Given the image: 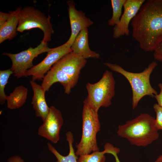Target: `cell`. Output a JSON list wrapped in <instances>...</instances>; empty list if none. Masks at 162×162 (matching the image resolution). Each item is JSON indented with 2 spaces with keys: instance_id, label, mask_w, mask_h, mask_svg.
Here are the masks:
<instances>
[{
  "instance_id": "obj_1",
  "label": "cell",
  "mask_w": 162,
  "mask_h": 162,
  "mask_svg": "<svg viewBox=\"0 0 162 162\" xmlns=\"http://www.w3.org/2000/svg\"><path fill=\"white\" fill-rule=\"evenodd\" d=\"M131 25L133 38L140 48L154 51L162 40V0L145 1Z\"/></svg>"
},
{
  "instance_id": "obj_2",
  "label": "cell",
  "mask_w": 162,
  "mask_h": 162,
  "mask_svg": "<svg viewBox=\"0 0 162 162\" xmlns=\"http://www.w3.org/2000/svg\"><path fill=\"white\" fill-rule=\"evenodd\" d=\"M86 63V59L72 51L68 53L52 66L43 78L41 86L48 92L53 84L59 82L64 93L69 94L78 83L81 71Z\"/></svg>"
},
{
  "instance_id": "obj_3",
  "label": "cell",
  "mask_w": 162,
  "mask_h": 162,
  "mask_svg": "<svg viewBox=\"0 0 162 162\" xmlns=\"http://www.w3.org/2000/svg\"><path fill=\"white\" fill-rule=\"evenodd\" d=\"M158 130L155 125V118L148 113H143L119 125L117 134L127 139L132 145L145 147L158 138Z\"/></svg>"
},
{
  "instance_id": "obj_4",
  "label": "cell",
  "mask_w": 162,
  "mask_h": 162,
  "mask_svg": "<svg viewBox=\"0 0 162 162\" xmlns=\"http://www.w3.org/2000/svg\"><path fill=\"white\" fill-rule=\"evenodd\" d=\"M104 64L111 70L122 75L129 82L132 91L133 109L136 107L143 97L148 96L154 97L158 94L151 86L150 81V75L157 65L155 62H151L140 73L128 71L115 64L106 62Z\"/></svg>"
},
{
  "instance_id": "obj_5",
  "label": "cell",
  "mask_w": 162,
  "mask_h": 162,
  "mask_svg": "<svg viewBox=\"0 0 162 162\" xmlns=\"http://www.w3.org/2000/svg\"><path fill=\"white\" fill-rule=\"evenodd\" d=\"M115 84L112 72L106 70L98 82L93 84L87 83L86 88L88 95L83 104L97 113L101 107H109L115 94Z\"/></svg>"
},
{
  "instance_id": "obj_6",
  "label": "cell",
  "mask_w": 162,
  "mask_h": 162,
  "mask_svg": "<svg viewBox=\"0 0 162 162\" xmlns=\"http://www.w3.org/2000/svg\"><path fill=\"white\" fill-rule=\"evenodd\" d=\"M82 117V136L76 146L75 154L78 157L99 151L96 138L97 134L100 129L98 113L83 104Z\"/></svg>"
},
{
  "instance_id": "obj_7",
  "label": "cell",
  "mask_w": 162,
  "mask_h": 162,
  "mask_svg": "<svg viewBox=\"0 0 162 162\" xmlns=\"http://www.w3.org/2000/svg\"><path fill=\"white\" fill-rule=\"evenodd\" d=\"M50 19L49 15L47 17L44 13L33 6H26L20 11L17 31L22 32L32 28H39L44 33L42 41L47 43L51 40L52 35L54 33Z\"/></svg>"
},
{
  "instance_id": "obj_8",
  "label": "cell",
  "mask_w": 162,
  "mask_h": 162,
  "mask_svg": "<svg viewBox=\"0 0 162 162\" xmlns=\"http://www.w3.org/2000/svg\"><path fill=\"white\" fill-rule=\"evenodd\" d=\"M51 49L48 47L47 43L41 41L34 48L30 47L17 53L4 52L3 55L8 56L10 59L12 65L10 69L14 76L20 78L25 76L27 71L34 66L33 61L35 57L42 53L48 52Z\"/></svg>"
},
{
  "instance_id": "obj_9",
  "label": "cell",
  "mask_w": 162,
  "mask_h": 162,
  "mask_svg": "<svg viewBox=\"0 0 162 162\" xmlns=\"http://www.w3.org/2000/svg\"><path fill=\"white\" fill-rule=\"evenodd\" d=\"M72 51L71 48L65 43L51 48L47 52L46 56L41 62L27 71L25 76H32V80L34 81L43 80L45 74L64 55Z\"/></svg>"
},
{
  "instance_id": "obj_10",
  "label": "cell",
  "mask_w": 162,
  "mask_h": 162,
  "mask_svg": "<svg viewBox=\"0 0 162 162\" xmlns=\"http://www.w3.org/2000/svg\"><path fill=\"white\" fill-rule=\"evenodd\" d=\"M63 123L60 111L55 106H51L46 119L38 129V134L56 144L60 140V132Z\"/></svg>"
},
{
  "instance_id": "obj_11",
  "label": "cell",
  "mask_w": 162,
  "mask_h": 162,
  "mask_svg": "<svg viewBox=\"0 0 162 162\" xmlns=\"http://www.w3.org/2000/svg\"><path fill=\"white\" fill-rule=\"evenodd\" d=\"M145 0H126L124 4V10L118 23L113 28V37L118 38L130 33L129 26L139 10Z\"/></svg>"
},
{
  "instance_id": "obj_12",
  "label": "cell",
  "mask_w": 162,
  "mask_h": 162,
  "mask_svg": "<svg viewBox=\"0 0 162 162\" xmlns=\"http://www.w3.org/2000/svg\"><path fill=\"white\" fill-rule=\"evenodd\" d=\"M67 2L68 6L71 34L69 38L65 43L69 47H71L80 32L92 26L94 22L86 16L85 13L76 9L75 3L73 1L69 0Z\"/></svg>"
},
{
  "instance_id": "obj_13",
  "label": "cell",
  "mask_w": 162,
  "mask_h": 162,
  "mask_svg": "<svg viewBox=\"0 0 162 162\" xmlns=\"http://www.w3.org/2000/svg\"><path fill=\"white\" fill-rule=\"evenodd\" d=\"M30 83L33 92L31 104L36 116L41 118L43 122L46 119L48 114L50 107L46 102V92L41 85L32 80Z\"/></svg>"
},
{
  "instance_id": "obj_14",
  "label": "cell",
  "mask_w": 162,
  "mask_h": 162,
  "mask_svg": "<svg viewBox=\"0 0 162 162\" xmlns=\"http://www.w3.org/2000/svg\"><path fill=\"white\" fill-rule=\"evenodd\" d=\"M70 48L74 53L85 59L98 58L100 57L99 53L92 50L89 48L88 28L80 32Z\"/></svg>"
},
{
  "instance_id": "obj_15",
  "label": "cell",
  "mask_w": 162,
  "mask_h": 162,
  "mask_svg": "<svg viewBox=\"0 0 162 162\" xmlns=\"http://www.w3.org/2000/svg\"><path fill=\"white\" fill-rule=\"evenodd\" d=\"M22 8L19 7L13 11L9 12L8 17L3 26L0 27V43L7 40H10L17 35V26Z\"/></svg>"
},
{
  "instance_id": "obj_16",
  "label": "cell",
  "mask_w": 162,
  "mask_h": 162,
  "mask_svg": "<svg viewBox=\"0 0 162 162\" xmlns=\"http://www.w3.org/2000/svg\"><path fill=\"white\" fill-rule=\"evenodd\" d=\"M104 148V150L102 151H95L92 153L80 156L78 162H105L106 154H112L115 158L116 162H120L118 157V154L120 152L119 148L114 146L109 142L105 144Z\"/></svg>"
},
{
  "instance_id": "obj_17",
  "label": "cell",
  "mask_w": 162,
  "mask_h": 162,
  "mask_svg": "<svg viewBox=\"0 0 162 162\" xmlns=\"http://www.w3.org/2000/svg\"><path fill=\"white\" fill-rule=\"evenodd\" d=\"M28 91V88L22 85L16 87L9 95L7 96L8 108L14 110L22 106L26 100Z\"/></svg>"
},
{
  "instance_id": "obj_18",
  "label": "cell",
  "mask_w": 162,
  "mask_h": 162,
  "mask_svg": "<svg viewBox=\"0 0 162 162\" xmlns=\"http://www.w3.org/2000/svg\"><path fill=\"white\" fill-rule=\"evenodd\" d=\"M65 135L69 149V152L67 155L64 156L61 155L50 142L47 143L48 149L56 157L57 159L56 162H78V157L76 155L73 147L74 142L73 135L71 132L69 131L66 133Z\"/></svg>"
},
{
  "instance_id": "obj_19",
  "label": "cell",
  "mask_w": 162,
  "mask_h": 162,
  "mask_svg": "<svg viewBox=\"0 0 162 162\" xmlns=\"http://www.w3.org/2000/svg\"><path fill=\"white\" fill-rule=\"evenodd\" d=\"M126 0H111V4L112 9L111 18L108 21V24L115 26L119 22L122 16V8Z\"/></svg>"
},
{
  "instance_id": "obj_20",
  "label": "cell",
  "mask_w": 162,
  "mask_h": 162,
  "mask_svg": "<svg viewBox=\"0 0 162 162\" xmlns=\"http://www.w3.org/2000/svg\"><path fill=\"white\" fill-rule=\"evenodd\" d=\"M13 74L10 69L0 71V104H4L6 100L7 96L4 92V88L8 82L10 76Z\"/></svg>"
},
{
  "instance_id": "obj_21",
  "label": "cell",
  "mask_w": 162,
  "mask_h": 162,
  "mask_svg": "<svg viewBox=\"0 0 162 162\" xmlns=\"http://www.w3.org/2000/svg\"><path fill=\"white\" fill-rule=\"evenodd\" d=\"M153 109L155 112V125L158 130H162V108L157 104L153 105Z\"/></svg>"
},
{
  "instance_id": "obj_22",
  "label": "cell",
  "mask_w": 162,
  "mask_h": 162,
  "mask_svg": "<svg viewBox=\"0 0 162 162\" xmlns=\"http://www.w3.org/2000/svg\"><path fill=\"white\" fill-rule=\"evenodd\" d=\"M153 56L155 60L162 62V40L154 51Z\"/></svg>"
},
{
  "instance_id": "obj_23",
  "label": "cell",
  "mask_w": 162,
  "mask_h": 162,
  "mask_svg": "<svg viewBox=\"0 0 162 162\" xmlns=\"http://www.w3.org/2000/svg\"><path fill=\"white\" fill-rule=\"evenodd\" d=\"M158 86L160 89V92L159 94L155 95L154 97L156 100L157 104L162 108V83L158 84Z\"/></svg>"
},
{
  "instance_id": "obj_24",
  "label": "cell",
  "mask_w": 162,
  "mask_h": 162,
  "mask_svg": "<svg viewBox=\"0 0 162 162\" xmlns=\"http://www.w3.org/2000/svg\"><path fill=\"white\" fill-rule=\"evenodd\" d=\"M8 162H25L24 160L20 157L17 155H14L9 158Z\"/></svg>"
},
{
  "instance_id": "obj_25",
  "label": "cell",
  "mask_w": 162,
  "mask_h": 162,
  "mask_svg": "<svg viewBox=\"0 0 162 162\" xmlns=\"http://www.w3.org/2000/svg\"><path fill=\"white\" fill-rule=\"evenodd\" d=\"M154 162H162V154L159 156Z\"/></svg>"
}]
</instances>
